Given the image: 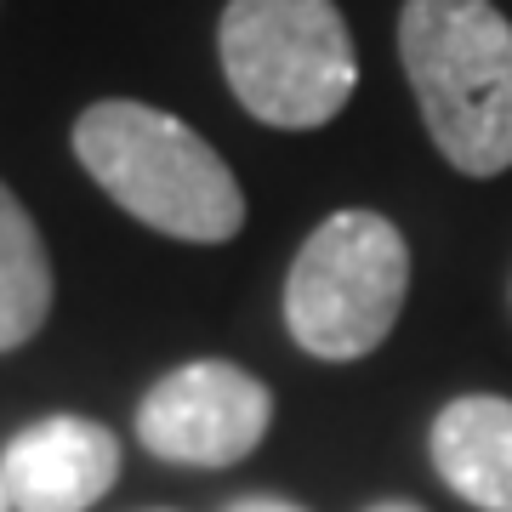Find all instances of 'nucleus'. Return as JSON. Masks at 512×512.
Wrapping results in <instances>:
<instances>
[{"instance_id":"obj_1","label":"nucleus","mask_w":512,"mask_h":512,"mask_svg":"<svg viewBox=\"0 0 512 512\" xmlns=\"http://www.w3.org/2000/svg\"><path fill=\"white\" fill-rule=\"evenodd\" d=\"M74 160L103 194L154 234L222 245L245 228V194L222 154L177 114L109 97L74 120Z\"/></svg>"},{"instance_id":"obj_2","label":"nucleus","mask_w":512,"mask_h":512,"mask_svg":"<svg viewBox=\"0 0 512 512\" xmlns=\"http://www.w3.org/2000/svg\"><path fill=\"white\" fill-rule=\"evenodd\" d=\"M399 57L427 137L461 177L512 165V23L490 0H404Z\"/></svg>"},{"instance_id":"obj_3","label":"nucleus","mask_w":512,"mask_h":512,"mask_svg":"<svg viewBox=\"0 0 512 512\" xmlns=\"http://www.w3.org/2000/svg\"><path fill=\"white\" fill-rule=\"evenodd\" d=\"M217 57L239 109L279 131L330 126L359 86V57L336 0H228Z\"/></svg>"},{"instance_id":"obj_4","label":"nucleus","mask_w":512,"mask_h":512,"mask_svg":"<svg viewBox=\"0 0 512 512\" xmlns=\"http://www.w3.org/2000/svg\"><path fill=\"white\" fill-rule=\"evenodd\" d=\"M410 291V245L382 211H336L302 239L285 274V325L296 348L330 365L365 359Z\"/></svg>"},{"instance_id":"obj_5","label":"nucleus","mask_w":512,"mask_h":512,"mask_svg":"<svg viewBox=\"0 0 512 512\" xmlns=\"http://www.w3.org/2000/svg\"><path fill=\"white\" fill-rule=\"evenodd\" d=\"M274 393L228 359H194L148 387L137 404V439L160 461L234 467L268 439Z\"/></svg>"},{"instance_id":"obj_6","label":"nucleus","mask_w":512,"mask_h":512,"mask_svg":"<svg viewBox=\"0 0 512 512\" xmlns=\"http://www.w3.org/2000/svg\"><path fill=\"white\" fill-rule=\"evenodd\" d=\"M12 512H86L120 478V439L92 416H46L0 450Z\"/></svg>"},{"instance_id":"obj_7","label":"nucleus","mask_w":512,"mask_h":512,"mask_svg":"<svg viewBox=\"0 0 512 512\" xmlns=\"http://www.w3.org/2000/svg\"><path fill=\"white\" fill-rule=\"evenodd\" d=\"M433 467L478 512H512V399L473 393L433 421Z\"/></svg>"},{"instance_id":"obj_8","label":"nucleus","mask_w":512,"mask_h":512,"mask_svg":"<svg viewBox=\"0 0 512 512\" xmlns=\"http://www.w3.org/2000/svg\"><path fill=\"white\" fill-rule=\"evenodd\" d=\"M52 313V256L23 200L0 183V353L35 342Z\"/></svg>"},{"instance_id":"obj_9","label":"nucleus","mask_w":512,"mask_h":512,"mask_svg":"<svg viewBox=\"0 0 512 512\" xmlns=\"http://www.w3.org/2000/svg\"><path fill=\"white\" fill-rule=\"evenodd\" d=\"M228 512H302V507H291V501H279V495H245V501H234Z\"/></svg>"},{"instance_id":"obj_10","label":"nucleus","mask_w":512,"mask_h":512,"mask_svg":"<svg viewBox=\"0 0 512 512\" xmlns=\"http://www.w3.org/2000/svg\"><path fill=\"white\" fill-rule=\"evenodd\" d=\"M365 512H421L416 501H376V507H365Z\"/></svg>"},{"instance_id":"obj_11","label":"nucleus","mask_w":512,"mask_h":512,"mask_svg":"<svg viewBox=\"0 0 512 512\" xmlns=\"http://www.w3.org/2000/svg\"><path fill=\"white\" fill-rule=\"evenodd\" d=\"M0 512H12V495H6V478H0Z\"/></svg>"}]
</instances>
